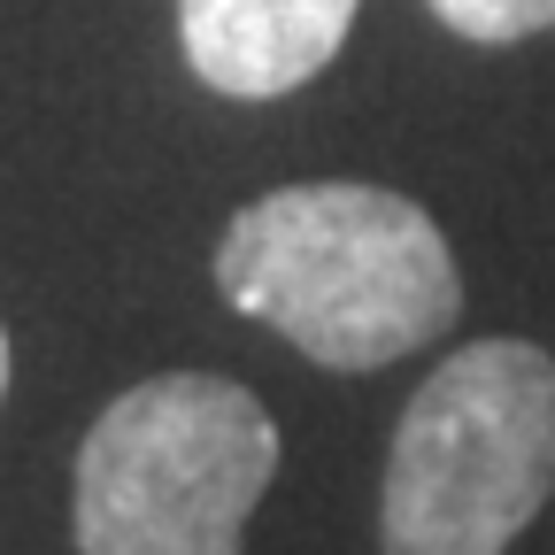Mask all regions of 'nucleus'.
Segmentation results:
<instances>
[{
    "label": "nucleus",
    "mask_w": 555,
    "mask_h": 555,
    "mask_svg": "<svg viewBox=\"0 0 555 555\" xmlns=\"http://www.w3.org/2000/svg\"><path fill=\"white\" fill-rule=\"evenodd\" d=\"M0 393H9V332H0Z\"/></svg>",
    "instance_id": "obj_6"
},
{
    "label": "nucleus",
    "mask_w": 555,
    "mask_h": 555,
    "mask_svg": "<svg viewBox=\"0 0 555 555\" xmlns=\"http://www.w3.org/2000/svg\"><path fill=\"white\" fill-rule=\"evenodd\" d=\"M555 494V356L470 339L409 393L386 486V555H502Z\"/></svg>",
    "instance_id": "obj_2"
},
{
    "label": "nucleus",
    "mask_w": 555,
    "mask_h": 555,
    "mask_svg": "<svg viewBox=\"0 0 555 555\" xmlns=\"http://www.w3.org/2000/svg\"><path fill=\"white\" fill-rule=\"evenodd\" d=\"M363 0H178V39L201 86L232 101H278L347 47Z\"/></svg>",
    "instance_id": "obj_4"
},
{
    "label": "nucleus",
    "mask_w": 555,
    "mask_h": 555,
    "mask_svg": "<svg viewBox=\"0 0 555 555\" xmlns=\"http://www.w3.org/2000/svg\"><path fill=\"white\" fill-rule=\"evenodd\" d=\"M425 9L478 47H517L532 31H555V0H425Z\"/></svg>",
    "instance_id": "obj_5"
},
{
    "label": "nucleus",
    "mask_w": 555,
    "mask_h": 555,
    "mask_svg": "<svg viewBox=\"0 0 555 555\" xmlns=\"http://www.w3.org/2000/svg\"><path fill=\"white\" fill-rule=\"evenodd\" d=\"M270 478V409L240 378L163 371L116 393L78 448V555H240Z\"/></svg>",
    "instance_id": "obj_3"
},
{
    "label": "nucleus",
    "mask_w": 555,
    "mask_h": 555,
    "mask_svg": "<svg viewBox=\"0 0 555 555\" xmlns=\"http://www.w3.org/2000/svg\"><path fill=\"white\" fill-rule=\"evenodd\" d=\"M217 286L324 371H378L455 324L463 278L416 201L356 178L278 185L224 224Z\"/></svg>",
    "instance_id": "obj_1"
}]
</instances>
